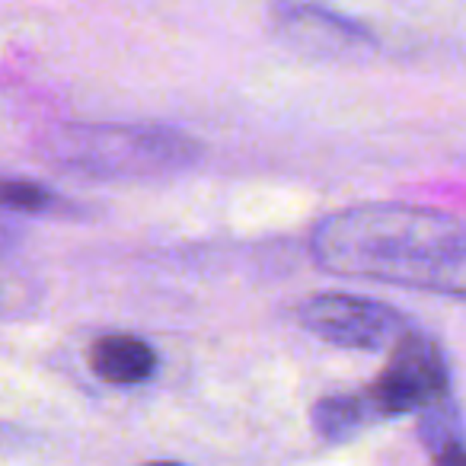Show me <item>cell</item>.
<instances>
[{
	"label": "cell",
	"instance_id": "cell-1",
	"mask_svg": "<svg viewBox=\"0 0 466 466\" xmlns=\"http://www.w3.org/2000/svg\"><path fill=\"white\" fill-rule=\"evenodd\" d=\"M317 266L466 300V218L419 205H355L323 218L310 237Z\"/></svg>",
	"mask_w": 466,
	"mask_h": 466
},
{
	"label": "cell",
	"instance_id": "cell-2",
	"mask_svg": "<svg viewBox=\"0 0 466 466\" xmlns=\"http://www.w3.org/2000/svg\"><path fill=\"white\" fill-rule=\"evenodd\" d=\"M42 157L67 173L122 179L188 167L198 157V144L157 125H71L48 135Z\"/></svg>",
	"mask_w": 466,
	"mask_h": 466
},
{
	"label": "cell",
	"instance_id": "cell-3",
	"mask_svg": "<svg viewBox=\"0 0 466 466\" xmlns=\"http://www.w3.org/2000/svg\"><path fill=\"white\" fill-rule=\"evenodd\" d=\"M447 383L451 377L438 342L421 332H409L393 345V355L368 387V396L383 421L406 412H428L447 402Z\"/></svg>",
	"mask_w": 466,
	"mask_h": 466
},
{
	"label": "cell",
	"instance_id": "cell-4",
	"mask_svg": "<svg viewBox=\"0 0 466 466\" xmlns=\"http://www.w3.org/2000/svg\"><path fill=\"white\" fill-rule=\"evenodd\" d=\"M300 323L323 342L361 351H380L412 332L409 319L390 304L342 291L307 298L300 307Z\"/></svg>",
	"mask_w": 466,
	"mask_h": 466
},
{
	"label": "cell",
	"instance_id": "cell-5",
	"mask_svg": "<svg viewBox=\"0 0 466 466\" xmlns=\"http://www.w3.org/2000/svg\"><path fill=\"white\" fill-rule=\"evenodd\" d=\"M90 368L96 377L116 387H135L144 383L157 370V351L144 339L128 336V332H112L93 342Z\"/></svg>",
	"mask_w": 466,
	"mask_h": 466
},
{
	"label": "cell",
	"instance_id": "cell-6",
	"mask_svg": "<svg viewBox=\"0 0 466 466\" xmlns=\"http://www.w3.org/2000/svg\"><path fill=\"white\" fill-rule=\"evenodd\" d=\"M275 16H279L281 33L298 46H313L317 39L323 48H351L358 42H370V35L358 29V23H349L319 7H281L275 10Z\"/></svg>",
	"mask_w": 466,
	"mask_h": 466
},
{
	"label": "cell",
	"instance_id": "cell-7",
	"mask_svg": "<svg viewBox=\"0 0 466 466\" xmlns=\"http://www.w3.org/2000/svg\"><path fill=\"white\" fill-rule=\"evenodd\" d=\"M374 421H380V415H377L368 390H361V393L323 396L313 406V428L326 441H349L358 431L370 428Z\"/></svg>",
	"mask_w": 466,
	"mask_h": 466
},
{
	"label": "cell",
	"instance_id": "cell-8",
	"mask_svg": "<svg viewBox=\"0 0 466 466\" xmlns=\"http://www.w3.org/2000/svg\"><path fill=\"white\" fill-rule=\"evenodd\" d=\"M67 201L55 188L33 179H16V176H0V211L14 214H55Z\"/></svg>",
	"mask_w": 466,
	"mask_h": 466
},
{
	"label": "cell",
	"instance_id": "cell-9",
	"mask_svg": "<svg viewBox=\"0 0 466 466\" xmlns=\"http://www.w3.org/2000/svg\"><path fill=\"white\" fill-rule=\"evenodd\" d=\"M434 466H466V447L451 444V447H444V451H438Z\"/></svg>",
	"mask_w": 466,
	"mask_h": 466
},
{
	"label": "cell",
	"instance_id": "cell-10",
	"mask_svg": "<svg viewBox=\"0 0 466 466\" xmlns=\"http://www.w3.org/2000/svg\"><path fill=\"white\" fill-rule=\"evenodd\" d=\"M144 466H186V463H176V460H154V463H144Z\"/></svg>",
	"mask_w": 466,
	"mask_h": 466
}]
</instances>
